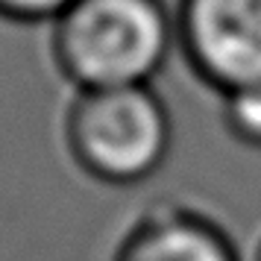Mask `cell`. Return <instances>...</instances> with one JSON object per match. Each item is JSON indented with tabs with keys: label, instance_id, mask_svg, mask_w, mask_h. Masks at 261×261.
Listing matches in <instances>:
<instances>
[{
	"label": "cell",
	"instance_id": "7a4b0ae2",
	"mask_svg": "<svg viewBox=\"0 0 261 261\" xmlns=\"http://www.w3.org/2000/svg\"><path fill=\"white\" fill-rule=\"evenodd\" d=\"M65 141L91 179L135 185L165 165L173 120L150 85L76 91L65 115Z\"/></svg>",
	"mask_w": 261,
	"mask_h": 261
},
{
	"label": "cell",
	"instance_id": "5b68a950",
	"mask_svg": "<svg viewBox=\"0 0 261 261\" xmlns=\"http://www.w3.org/2000/svg\"><path fill=\"white\" fill-rule=\"evenodd\" d=\"M223 123L235 141L261 150V85L223 94Z\"/></svg>",
	"mask_w": 261,
	"mask_h": 261
},
{
	"label": "cell",
	"instance_id": "277c9868",
	"mask_svg": "<svg viewBox=\"0 0 261 261\" xmlns=\"http://www.w3.org/2000/svg\"><path fill=\"white\" fill-rule=\"evenodd\" d=\"M112 261H241V255L235 241L205 214L155 205L132 223Z\"/></svg>",
	"mask_w": 261,
	"mask_h": 261
},
{
	"label": "cell",
	"instance_id": "8992f818",
	"mask_svg": "<svg viewBox=\"0 0 261 261\" xmlns=\"http://www.w3.org/2000/svg\"><path fill=\"white\" fill-rule=\"evenodd\" d=\"M71 3L73 0H0V18L15 24H53Z\"/></svg>",
	"mask_w": 261,
	"mask_h": 261
},
{
	"label": "cell",
	"instance_id": "3957f363",
	"mask_svg": "<svg viewBox=\"0 0 261 261\" xmlns=\"http://www.w3.org/2000/svg\"><path fill=\"white\" fill-rule=\"evenodd\" d=\"M176 41L220 94L261 85V0H179Z\"/></svg>",
	"mask_w": 261,
	"mask_h": 261
},
{
	"label": "cell",
	"instance_id": "52a82bcc",
	"mask_svg": "<svg viewBox=\"0 0 261 261\" xmlns=\"http://www.w3.org/2000/svg\"><path fill=\"white\" fill-rule=\"evenodd\" d=\"M255 261H261V241H258V247H255Z\"/></svg>",
	"mask_w": 261,
	"mask_h": 261
},
{
	"label": "cell",
	"instance_id": "6da1fadb",
	"mask_svg": "<svg viewBox=\"0 0 261 261\" xmlns=\"http://www.w3.org/2000/svg\"><path fill=\"white\" fill-rule=\"evenodd\" d=\"M176 44L165 0H73L53 21L50 50L76 91L150 85Z\"/></svg>",
	"mask_w": 261,
	"mask_h": 261
}]
</instances>
